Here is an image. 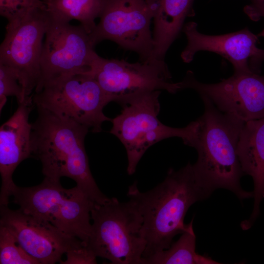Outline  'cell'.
Here are the masks:
<instances>
[{"label": "cell", "mask_w": 264, "mask_h": 264, "mask_svg": "<svg viewBox=\"0 0 264 264\" xmlns=\"http://www.w3.org/2000/svg\"><path fill=\"white\" fill-rule=\"evenodd\" d=\"M212 194L197 178L190 162L178 170L170 168L164 180L146 192L135 181L127 196L142 218L141 235L146 242L144 261L157 252L168 249L173 238L193 228V219L184 222L190 206Z\"/></svg>", "instance_id": "obj_1"}, {"label": "cell", "mask_w": 264, "mask_h": 264, "mask_svg": "<svg viewBox=\"0 0 264 264\" xmlns=\"http://www.w3.org/2000/svg\"><path fill=\"white\" fill-rule=\"evenodd\" d=\"M38 116L32 124V156L39 159L45 178L60 182L68 177L94 203L109 198L99 189L91 173L85 146L88 128L37 107Z\"/></svg>", "instance_id": "obj_2"}, {"label": "cell", "mask_w": 264, "mask_h": 264, "mask_svg": "<svg viewBox=\"0 0 264 264\" xmlns=\"http://www.w3.org/2000/svg\"><path fill=\"white\" fill-rule=\"evenodd\" d=\"M200 97L204 112L197 120V130L188 145L198 153L193 164L197 178L211 193L221 188L232 192L242 201L253 197V192L243 189L240 182L244 174L237 146L245 122L221 111L208 98Z\"/></svg>", "instance_id": "obj_3"}, {"label": "cell", "mask_w": 264, "mask_h": 264, "mask_svg": "<svg viewBox=\"0 0 264 264\" xmlns=\"http://www.w3.org/2000/svg\"><path fill=\"white\" fill-rule=\"evenodd\" d=\"M93 220L87 246L97 257L113 264H144L146 242L141 229L142 218L132 202L109 198L94 203Z\"/></svg>", "instance_id": "obj_4"}, {"label": "cell", "mask_w": 264, "mask_h": 264, "mask_svg": "<svg viewBox=\"0 0 264 264\" xmlns=\"http://www.w3.org/2000/svg\"><path fill=\"white\" fill-rule=\"evenodd\" d=\"M160 90L143 92L122 106L121 113L111 120L110 132L124 146L127 155V171L133 175L138 162L152 145L170 137L180 138L188 145L195 135L197 120L183 128H174L162 123L159 113Z\"/></svg>", "instance_id": "obj_5"}, {"label": "cell", "mask_w": 264, "mask_h": 264, "mask_svg": "<svg viewBox=\"0 0 264 264\" xmlns=\"http://www.w3.org/2000/svg\"><path fill=\"white\" fill-rule=\"evenodd\" d=\"M13 202L23 211L44 220L65 234L87 244L90 233V211L94 203L77 186L63 188L45 178L38 185L12 191Z\"/></svg>", "instance_id": "obj_6"}, {"label": "cell", "mask_w": 264, "mask_h": 264, "mask_svg": "<svg viewBox=\"0 0 264 264\" xmlns=\"http://www.w3.org/2000/svg\"><path fill=\"white\" fill-rule=\"evenodd\" d=\"M33 104L88 128L102 131L111 119L103 112L110 101L94 76L79 74L58 79L32 94Z\"/></svg>", "instance_id": "obj_7"}, {"label": "cell", "mask_w": 264, "mask_h": 264, "mask_svg": "<svg viewBox=\"0 0 264 264\" xmlns=\"http://www.w3.org/2000/svg\"><path fill=\"white\" fill-rule=\"evenodd\" d=\"M94 47L89 34L82 25H73L50 17L43 45L39 80L34 92L60 78L79 74L93 75L100 58Z\"/></svg>", "instance_id": "obj_8"}, {"label": "cell", "mask_w": 264, "mask_h": 264, "mask_svg": "<svg viewBox=\"0 0 264 264\" xmlns=\"http://www.w3.org/2000/svg\"><path fill=\"white\" fill-rule=\"evenodd\" d=\"M154 12L147 0H101L100 20L89 34L95 46L108 40L136 53L142 62L154 61L150 28Z\"/></svg>", "instance_id": "obj_9"}, {"label": "cell", "mask_w": 264, "mask_h": 264, "mask_svg": "<svg viewBox=\"0 0 264 264\" xmlns=\"http://www.w3.org/2000/svg\"><path fill=\"white\" fill-rule=\"evenodd\" d=\"M49 21L45 7L8 22L0 46V64L16 72L27 97L32 96L39 80L43 38Z\"/></svg>", "instance_id": "obj_10"}, {"label": "cell", "mask_w": 264, "mask_h": 264, "mask_svg": "<svg viewBox=\"0 0 264 264\" xmlns=\"http://www.w3.org/2000/svg\"><path fill=\"white\" fill-rule=\"evenodd\" d=\"M93 75L109 98L121 106L147 91L164 90L170 93L181 90L180 82L171 81L165 61L130 63L100 57Z\"/></svg>", "instance_id": "obj_11"}, {"label": "cell", "mask_w": 264, "mask_h": 264, "mask_svg": "<svg viewBox=\"0 0 264 264\" xmlns=\"http://www.w3.org/2000/svg\"><path fill=\"white\" fill-rule=\"evenodd\" d=\"M181 89H192L208 98L221 111L244 122L264 117V76L250 72L235 74L215 84L198 81L188 70Z\"/></svg>", "instance_id": "obj_12"}, {"label": "cell", "mask_w": 264, "mask_h": 264, "mask_svg": "<svg viewBox=\"0 0 264 264\" xmlns=\"http://www.w3.org/2000/svg\"><path fill=\"white\" fill-rule=\"evenodd\" d=\"M0 224L8 228L24 250L40 264L61 262L62 256L80 240L49 222L23 211L0 206Z\"/></svg>", "instance_id": "obj_13"}, {"label": "cell", "mask_w": 264, "mask_h": 264, "mask_svg": "<svg viewBox=\"0 0 264 264\" xmlns=\"http://www.w3.org/2000/svg\"><path fill=\"white\" fill-rule=\"evenodd\" d=\"M182 31L187 40V45L181 54L184 62H191L198 51H208L229 61L235 74L251 71L260 73L264 49L257 47L259 37L247 28L221 35H207L200 33L197 24L190 22L184 25Z\"/></svg>", "instance_id": "obj_14"}, {"label": "cell", "mask_w": 264, "mask_h": 264, "mask_svg": "<svg viewBox=\"0 0 264 264\" xmlns=\"http://www.w3.org/2000/svg\"><path fill=\"white\" fill-rule=\"evenodd\" d=\"M33 103L19 104L13 114L0 128V173L1 186L0 206H8L16 185L12 175L19 164L32 156V124L29 115Z\"/></svg>", "instance_id": "obj_15"}, {"label": "cell", "mask_w": 264, "mask_h": 264, "mask_svg": "<svg viewBox=\"0 0 264 264\" xmlns=\"http://www.w3.org/2000/svg\"><path fill=\"white\" fill-rule=\"evenodd\" d=\"M242 171L251 176L254 184V205L250 218L241 223L244 230L250 229L260 214L264 192V117L245 122L237 146Z\"/></svg>", "instance_id": "obj_16"}, {"label": "cell", "mask_w": 264, "mask_h": 264, "mask_svg": "<svg viewBox=\"0 0 264 264\" xmlns=\"http://www.w3.org/2000/svg\"><path fill=\"white\" fill-rule=\"evenodd\" d=\"M154 12L153 59L164 61L167 51L178 37L185 19L194 15V0H147Z\"/></svg>", "instance_id": "obj_17"}, {"label": "cell", "mask_w": 264, "mask_h": 264, "mask_svg": "<svg viewBox=\"0 0 264 264\" xmlns=\"http://www.w3.org/2000/svg\"><path fill=\"white\" fill-rule=\"evenodd\" d=\"M51 19L69 22L76 20L88 34L95 28L101 0H42Z\"/></svg>", "instance_id": "obj_18"}, {"label": "cell", "mask_w": 264, "mask_h": 264, "mask_svg": "<svg viewBox=\"0 0 264 264\" xmlns=\"http://www.w3.org/2000/svg\"><path fill=\"white\" fill-rule=\"evenodd\" d=\"M166 249L156 252L144 264H219L211 258L196 252V237L193 227L181 234Z\"/></svg>", "instance_id": "obj_19"}, {"label": "cell", "mask_w": 264, "mask_h": 264, "mask_svg": "<svg viewBox=\"0 0 264 264\" xmlns=\"http://www.w3.org/2000/svg\"><path fill=\"white\" fill-rule=\"evenodd\" d=\"M0 264H38L22 247L13 233L0 224Z\"/></svg>", "instance_id": "obj_20"}, {"label": "cell", "mask_w": 264, "mask_h": 264, "mask_svg": "<svg viewBox=\"0 0 264 264\" xmlns=\"http://www.w3.org/2000/svg\"><path fill=\"white\" fill-rule=\"evenodd\" d=\"M16 97L18 104L24 102L33 103L32 96H26L19 82L16 72L7 66L0 64V111L5 105L7 97Z\"/></svg>", "instance_id": "obj_21"}, {"label": "cell", "mask_w": 264, "mask_h": 264, "mask_svg": "<svg viewBox=\"0 0 264 264\" xmlns=\"http://www.w3.org/2000/svg\"><path fill=\"white\" fill-rule=\"evenodd\" d=\"M44 7L41 0H0V15L8 22L20 18L34 9Z\"/></svg>", "instance_id": "obj_22"}, {"label": "cell", "mask_w": 264, "mask_h": 264, "mask_svg": "<svg viewBox=\"0 0 264 264\" xmlns=\"http://www.w3.org/2000/svg\"><path fill=\"white\" fill-rule=\"evenodd\" d=\"M66 259L60 263L64 264H94L96 257L88 249L87 244L80 240L70 247L66 253Z\"/></svg>", "instance_id": "obj_23"}, {"label": "cell", "mask_w": 264, "mask_h": 264, "mask_svg": "<svg viewBox=\"0 0 264 264\" xmlns=\"http://www.w3.org/2000/svg\"><path fill=\"white\" fill-rule=\"evenodd\" d=\"M244 11L250 19L254 21L264 18V0L254 1L251 4L246 6ZM257 36L264 37V28Z\"/></svg>", "instance_id": "obj_24"}, {"label": "cell", "mask_w": 264, "mask_h": 264, "mask_svg": "<svg viewBox=\"0 0 264 264\" xmlns=\"http://www.w3.org/2000/svg\"><path fill=\"white\" fill-rule=\"evenodd\" d=\"M263 61H264V56H263Z\"/></svg>", "instance_id": "obj_25"}, {"label": "cell", "mask_w": 264, "mask_h": 264, "mask_svg": "<svg viewBox=\"0 0 264 264\" xmlns=\"http://www.w3.org/2000/svg\"><path fill=\"white\" fill-rule=\"evenodd\" d=\"M263 197L264 198V194H263Z\"/></svg>", "instance_id": "obj_26"}, {"label": "cell", "mask_w": 264, "mask_h": 264, "mask_svg": "<svg viewBox=\"0 0 264 264\" xmlns=\"http://www.w3.org/2000/svg\"></svg>", "instance_id": "obj_27"}]
</instances>
